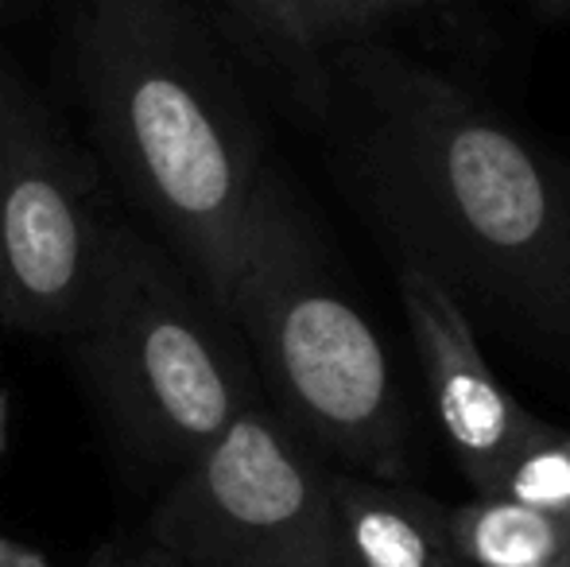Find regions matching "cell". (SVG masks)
<instances>
[{
    "mask_svg": "<svg viewBox=\"0 0 570 567\" xmlns=\"http://www.w3.org/2000/svg\"><path fill=\"white\" fill-rule=\"evenodd\" d=\"M98 567H175L167 560L159 548H151V553H136V556H125V560H114V564H98Z\"/></svg>",
    "mask_w": 570,
    "mask_h": 567,
    "instance_id": "cell-15",
    "label": "cell"
},
{
    "mask_svg": "<svg viewBox=\"0 0 570 567\" xmlns=\"http://www.w3.org/2000/svg\"><path fill=\"white\" fill-rule=\"evenodd\" d=\"M175 567H342L331 470L268 409H245L151 514Z\"/></svg>",
    "mask_w": 570,
    "mask_h": 567,
    "instance_id": "cell-5",
    "label": "cell"
},
{
    "mask_svg": "<svg viewBox=\"0 0 570 567\" xmlns=\"http://www.w3.org/2000/svg\"><path fill=\"white\" fill-rule=\"evenodd\" d=\"M75 62L117 179L226 315L268 167L214 39L187 0H78Z\"/></svg>",
    "mask_w": 570,
    "mask_h": 567,
    "instance_id": "cell-2",
    "label": "cell"
},
{
    "mask_svg": "<svg viewBox=\"0 0 570 567\" xmlns=\"http://www.w3.org/2000/svg\"><path fill=\"white\" fill-rule=\"evenodd\" d=\"M264 62L299 94L303 106L331 109V67L303 12V0H222Z\"/></svg>",
    "mask_w": 570,
    "mask_h": 567,
    "instance_id": "cell-10",
    "label": "cell"
},
{
    "mask_svg": "<svg viewBox=\"0 0 570 567\" xmlns=\"http://www.w3.org/2000/svg\"><path fill=\"white\" fill-rule=\"evenodd\" d=\"M535 4H540V12L559 16V20H570V0H535Z\"/></svg>",
    "mask_w": 570,
    "mask_h": 567,
    "instance_id": "cell-16",
    "label": "cell"
},
{
    "mask_svg": "<svg viewBox=\"0 0 570 567\" xmlns=\"http://www.w3.org/2000/svg\"><path fill=\"white\" fill-rule=\"evenodd\" d=\"M331 498L342 567H462L451 501L353 470H331Z\"/></svg>",
    "mask_w": 570,
    "mask_h": 567,
    "instance_id": "cell-8",
    "label": "cell"
},
{
    "mask_svg": "<svg viewBox=\"0 0 570 567\" xmlns=\"http://www.w3.org/2000/svg\"><path fill=\"white\" fill-rule=\"evenodd\" d=\"M109 218L43 101L0 67V323L75 334Z\"/></svg>",
    "mask_w": 570,
    "mask_h": 567,
    "instance_id": "cell-6",
    "label": "cell"
},
{
    "mask_svg": "<svg viewBox=\"0 0 570 567\" xmlns=\"http://www.w3.org/2000/svg\"><path fill=\"white\" fill-rule=\"evenodd\" d=\"M0 567H55V564L47 560L43 553H36V548L20 545V540L0 532Z\"/></svg>",
    "mask_w": 570,
    "mask_h": 567,
    "instance_id": "cell-13",
    "label": "cell"
},
{
    "mask_svg": "<svg viewBox=\"0 0 570 567\" xmlns=\"http://www.w3.org/2000/svg\"><path fill=\"white\" fill-rule=\"evenodd\" d=\"M446 517L462 567H570V509L473 493Z\"/></svg>",
    "mask_w": 570,
    "mask_h": 567,
    "instance_id": "cell-9",
    "label": "cell"
},
{
    "mask_svg": "<svg viewBox=\"0 0 570 567\" xmlns=\"http://www.w3.org/2000/svg\"><path fill=\"white\" fill-rule=\"evenodd\" d=\"M331 109L368 211L454 292L570 339V187L517 125L381 36L334 47Z\"/></svg>",
    "mask_w": 570,
    "mask_h": 567,
    "instance_id": "cell-1",
    "label": "cell"
},
{
    "mask_svg": "<svg viewBox=\"0 0 570 567\" xmlns=\"http://www.w3.org/2000/svg\"><path fill=\"white\" fill-rule=\"evenodd\" d=\"M117 436L156 467H187L253 409L248 370L183 273L136 229L109 222L75 334Z\"/></svg>",
    "mask_w": 570,
    "mask_h": 567,
    "instance_id": "cell-4",
    "label": "cell"
},
{
    "mask_svg": "<svg viewBox=\"0 0 570 567\" xmlns=\"http://www.w3.org/2000/svg\"><path fill=\"white\" fill-rule=\"evenodd\" d=\"M493 493L528 506L570 509V431L551 428L540 443L517 454Z\"/></svg>",
    "mask_w": 570,
    "mask_h": 567,
    "instance_id": "cell-11",
    "label": "cell"
},
{
    "mask_svg": "<svg viewBox=\"0 0 570 567\" xmlns=\"http://www.w3.org/2000/svg\"><path fill=\"white\" fill-rule=\"evenodd\" d=\"M303 12L326 55L334 47L376 39V31L389 23L381 0H303Z\"/></svg>",
    "mask_w": 570,
    "mask_h": 567,
    "instance_id": "cell-12",
    "label": "cell"
},
{
    "mask_svg": "<svg viewBox=\"0 0 570 567\" xmlns=\"http://www.w3.org/2000/svg\"><path fill=\"white\" fill-rule=\"evenodd\" d=\"M12 8H16V0H0V23L8 20V12H12Z\"/></svg>",
    "mask_w": 570,
    "mask_h": 567,
    "instance_id": "cell-17",
    "label": "cell"
},
{
    "mask_svg": "<svg viewBox=\"0 0 570 567\" xmlns=\"http://www.w3.org/2000/svg\"><path fill=\"white\" fill-rule=\"evenodd\" d=\"M384 16L396 20V16H412V12H431V8H446L451 0H381Z\"/></svg>",
    "mask_w": 570,
    "mask_h": 567,
    "instance_id": "cell-14",
    "label": "cell"
},
{
    "mask_svg": "<svg viewBox=\"0 0 570 567\" xmlns=\"http://www.w3.org/2000/svg\"><path fill=\"white\" fill-rule=\"evenodd\" d=\"M396 287L446 447L473 493H493L512 459L556 424L532 417L497 381L451 287L407 261H396Z\"/></svg>",
    "mask_w": 570,
    "mask_h": 567,
    "instance_id": "cell-7",
    "label": "cell"
},
{
    "mask_svg": "<svg viewBox=\"0 0 570 567\" xmlns=\"http://www.w3.org/2000/svg\"><path fill=\"white\" fill-rule=\"evenodd\" d=\"M226 319L245 331L295 436L353 475L404 482L407 417L384 342L272 172L248 211Z\"/></svg>",
    "mask_w": 570,
    "mask_h": 567,
    "instance_id": "cell-3",
    "label": "cell"
}]
</instances>
